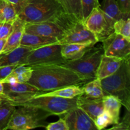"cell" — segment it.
Instances as JSON below:
<instances>
[{"label": "cell", "mask_w": 130, "mask_h": 130, "mask_svg": "<svg viewBox=\"0 0 130 130\" xmlns=\"http://www.w3.org/2000/svg\"><path fill=\"white\" fill-rule=\"evenodd\" d=\"M31 67L32 74L27 83L44 93L71 85L80 86L88 82L62 64L32 66Z\"/></svg>", "instance_id": "cell-1"}, {"label": "cell", "mask_w": 130, "mask_h": 130, "mask_svg": "<svg viewBox=\"0 0 130 130\" xmlns=\"http://www.w3.org/2000/svg\"><path fill=\"white\" fill-rule=\"evenodd\" d=\"M104 95L116 96L127 110H130V57L123 60L118 69L100 80Z\"/></svg>", "instance_id": "cell-2"}, {"label": "cell", "mask_w": 130, "mask_h": 130, "mask_svg": "<svg viewBox=\"0 0 130 130\" xmlns=\"http://www.w3.org/2000/svg\"><path fill=\"white\" fill-rule=\"evenodd\" d=\"M78 21L72 15L64 12L57 17L46 21L25 23L24 32L43 36L55 38L58 41Z\"/></svg>", "instance_id": "cell-3"}, {"label": "cell", "mask_w": 130, "mask_h": 130, "mask_svg": "<svg viewBox=\"0 0 130 130\" xmlns=\"http://www.w3.org/2000/svg\"><path fill=\"white\" fill-rule=\"evenodd\" d=\"M15 109L6 129L28 130L39 127H45L46 119L51 116L50 112L45 110L29 105L18 106Z\"/></svg>", "instance_id": "cell-4"}, {"label": "cell", "mask_w": 130, "mask_h": 130, "mask_svg": "<svg viewBox=\"0 0 130 130\" xmlns=\"http://www.w3.org/2000/svg\"><path fill=\"white\" fill-rule=\"evenodd\" d=\"M64 12L58 0H29L17 17L25 23H36L51 20Z\"/></svg>", "instance_id": "cell-5"}, {"label": "cell", "mask_w": 130, "mask_h": 130, "mask_svg": "<svg viewBox=\"0 0 130 130\" xmlns=\"http://www.w3.org/2000/svg\"><path fill=\"white\" fill-rule=\"evenodd\" d=\"M104 55L102 46L100 47L94 46L81 58L68 60L62 65L72 70L87 81H90L96 78V71Z\"/></svg>", "instance_id": "cell-6"}, {"label": "cell", "mask_w": 130, "mask_h": 130, "mask_svg": "<svg viewBox=\"0 0 130 130\" xmlns=\"http://www.w3.org/2000/svg\"><path fill=\"white\" fill-rule=\"evenodd\" d=\"M77 97L66 99L55 96H36L25 102L18 104L16 107L22 105L36 107L49 112L52 115L61 116L77 107Z\"/></svg>", "instance_id": "cell-7"}, {"label": "cell", "mask_w": 130, "mask_h": 130, "mask_svg": "<svg viewBox=\"0 0 130 130\" xmlns=\"http://www.w3.org/2000/svg\"><path fill=\"white\" fill-rule=\"evenodd\" d=\"M61 48L62 44L55 43L32 50L21 64L30 66L63 64L67 60L61 54Z\"/></svg>", "instance_id": "cell-8"}, {"label": "cell", "mask_w": 130, "mask_h": 130, "mask_svg": "<svg viewBox=\"0 0 130 130\" xmlns=\"http://www.w3.org/2000/svg\"><path fill=\"white\" fill-rule=\"evenodd\" d=\"M115 21L108 17L100 7L93 9L83 24L95 35L98 42H102L110 34L114 32Z\"/></svg>", "instance_id": "cell-9"}, {"label": "cell", "mask_w": 130, "mask_h": 130, "mask_svg": "<svg viewBox=\"0 0 130 130\" xmlns=\"http://www.w3.org/2000/svg\"><path fill=\"white\" fill-rule=\"evenodd\" d=\"M3 87L2 96L8 100L15 106L44 93L27 82L13 85L3 83Z\"/></svg>", "instance_id": "cell-10"}, {"label": "cell", "mask_w": 130, "mask_h": 130, "mask_svg": "<svg viewBox=\"0 0 130 130\" xmlns=\"http://www.w3.org/2000/svg\"><path fill=\"white\" fill-rule=\"evenodd\" d=\"M104 55L126 59L130 57V39L113 32L102 41Z\"/></svg>", "instance_id": "cell-11"}, {"label": "cell", "mask_w": 130, "mask_h": 130, "mask_svg": "<svg viewBox=\"0 0 130 130\" xmlns=\"http://www.w3.org/2000/svg\"><path fill=\"white\" fill-rule=\"evenodd\" d=\"M61 117L69 130H98L93 120L79 107L69 110Z\"/></svg>", "instance_id": "cell-12"}, {"label": "cell", "mask_w": 130, "mask_h": 130, "mask_svg": "<svg viewBox=\"0 0 130 130\" xmlns=\"http://www.w3.org/2000/svg\"><path fill=\"white\" fill-rule=\"evenodd\" d=\"M98 43L96 37L85 27L83 22L78 21L58 41V44H66L71 43Z\"/></svg>", "instance_id": "cell-13"}, {"label": "cell", "mask_w": 130, "mask_h": 130, "mask_svg": "<svg viewBox=\"0 0 130 130\" xmlns=\"http://www.w3.org/2000/svg\"><path fill=\"white\" fill-rule=\"evenodd\" d=\"M77 107L84 110L95 121L99 114L104 111L102 98L96 99L82 94L77 97Z\"/></svg>", "instance_id": "cell-14"}, {"label": "cell", "mask_w": 130, "mask_h": 130, "mask_svg": "<svg viewBox=\"0 0 130 130\" xmlns=\"http://www.w3.org/2000/svg\"><path fill=\"white\" fill-rule=\"evenodd\" d=\"M25 25V22L17 17L13 23V29L6 39V44L1 53H8L20 46V41L24 32Z\"/></svg>", "instance_id": "cell-15"}, {"label": "cell", "mask_w": 130, "mask_h": 130, "mask_svg": "<svg viewBox=\"0 0 130 130\" xmlns=\"http://www.w3.org/2000/svg\"><path fill=\"white\" fill-rule=\"evenodd\" d=\"M95 44L92 43H71L62 44L61 54L67 61L78 59L90 50Z\"/></svg>", "instance_id": "cell-16"}, {"label": "cell", "mask_w": 130, "mask_h": 130, "mask_svg": "<svg viewBox=\"0 0 130 130\" xmlns=\"http://www.w3.org/2000/svg\"><path fill=\"white\" fill-rule=\"evenodd\" d=\"M55 43H58V39L55 38L43 36L24 32L20 41V46L34 50L44 46Z\"/></svg>", "instance_id": "cell-17"}, {"label": "cell", "mask_w": 130, "mask_h": 130, "mask_svg": "<svg viewBox=\"0 0 130 130\" xmlns=\"http://www.w3.org/2000/svg\"><path fill=\"white\" fill-rule=\"evenodd\" d=\"M123 60L104 55L99 63L96 74V78L100 80L114 74L121 65Z\"/></svg>", "instance_id": "cell-18"}, {"label": "cell", "mask_w": 130, "mask_h": 130, "mask_svg": "<svg viewBox=\"0 0 130 130\" xmlns=\"http://www.w3.org/2000/svg\"><path fill=\"white\" fill-rule=\"evenodd\" d=\"M32 50L27 47L19 46L15 49L0 54V67L20 65L27 55Z\"/></svg>", "instance_id": "cell-19"}, {"label": "cell", "mask_w": 130, "mask_h": 130, "mask_svg": "<svg viewBox=\"0 0 130 130\" xmlns=\"http://www.w3.org/2000/svg\"><path fill=\"white\" fill-rule=\"evenodd\" d=\"M32 74L31 66L26 65H18L11 73L1 82L3 83L13 84L17 83H26L30 79Z\"/></svg>", "instance_id": "cell-20"}, {"label": "cell", "mask_w": 130, "mask_h": 130, "mask_svg": "<svg viewBox=\"0 0 130 130\" xmlns=\"http://www.w3.org/2000/svg\"><path fill=\"white\" fill-rule=\"evenodd\" d=\"M104 110L107 112L112 118L114 124L120 120V112L122 104L116 96L111 95H104L102 97Z\"/></svg>", "instance_id": "cell-21"}, {"label": "cell", "mask_w": 130, "mask_h": 130, "mask_svg": "<svg viewBox=\"0 0 130 130\" xmlns=\"http://www.w3.org/2000/svg\"><path fill=\"white\" fill-rule=\"evenodd\" d=\"M83 94L82 87L77 85H71L60 88L53 91L43 93L37 96H55L66 99H72ZM35 97V96H34Z\"/></svg>", "instance_id": "cell-22"}, {"label": "cell", "mask_w": 130, "mask_h": 130, "mask_svg": "<svg viewBox=\"0 0 130 130\" xmlns=\"http://www.w3.org/2000/svg\"><path fill=\"white\" fill-rule=\"evenodd\" d=\"M16 106L5 98L0 97V130H6Z\"/></svg>", "instance_id": "cell-23"}, {"label": "cell", "mask_w": 130, "mask_h": 130, "mask_svg": "<svg viewBox=\"0 0 130 130\" xmlns=\"http://www.w3.org/2000/svg\"><path fill=\"white\" fill-rule=\"evenodd\" d=\"M100 7L108 17L115 22L123 18L130 17L121 11L116 0H103Z\"/></svg>", "instance_id": "cell-24"}, {"label": "cell", "mask_w": 130, "mask_h": 130, "mask_svg": "<svg viewBox=\"0 0 130 130\" xmlns=\"http://www.w3.org/2000/svg\"><path fill=\"white\" fill-rule=\"evenodd\" d=\"M65 12L83 22L81 0H58Z\"/></svg>", "instance_id": "cell-25"}, {"label": "cell", "mask_w": 130, "mask_h": 130, "mask_svg": "<svg viewBox=\"0 0 130 130\" xmlns=\"http://www.w3.org/2000/svg\"><path fill=\"white\" fill-rule=\"evenodd\" d=\"M82 88L84 95L90 97L100 99L104 96L101 82L99 79L95 78L86 83Z\"/></svg>", "instance_id": "cell-26"}, {"label": "cell", "mask_w": 130, "mask_h": 130, "mask_svg": "<svg viewBox=\"0 0 130 130\" xmlns=\"http://www.w3.org/2000/svg\"><path fill=\"white\" fill-rule=\"evenodd\" d=\"M17 18L13 6L7 0H0V23L14 22Z\"/></svg>", "instance_id": "cell-27"}, {"label": "cell", "mask_w": 130, "mask_h": 130, "mask_svg": "<svg viewBox=\"0 0 130 130\" xmlns=\"http://www.w3.org/2000/svg\"><path fill=\"white\" fill-rule=\"evenodd\" d=\"M114 32L130 39V17L123 18L115 22Z\"/></svg>", "instance_id": "cell-28"}, {"label": "cell", "mask_w": 130, "mask_h": 130, "mask_svg": "<svg viewBox=\"0 0 130 130\" xmlns=\"http://www.w3.org/2000/svg\"><path fill=\"white\" fill-rule=\"evenodd\" d=\"M94 122L98 130L105 129L108 126L114 124L112 118L105 110H104L101 114H99Z\"/></svg>", "instance_id": "cell-29"}, {"label": "cell", "mask_w": 130, "mask_h": 130, "mask_svg": "<svg viewBox=\"0 0 130 130\" xmlns=\"http://www.w3.org/2000/svg\"><path fill=\"white\" fill-rule=\"evenodd\" d=\"M81 3L83 22L93 9L100 6V4L99 0H81Z\"/></svg>", "instance_id": "cell-30"}, {"label": "cell", "mask_w": 130, "mask_h": 130, "mask_svg": "<svg viewBox=\"0 0 130 130\" xmlns=\"http://www.w3.org/2000/svg\"><path fill=\"white\" fill-rule=\"evenodd\" d=\"M130 114L129 110H126L121 121H119L117 124H112L113 126L110 129L116 130H129L130 129Z\"/></svg>", "instance_id": "cell-31"}, {"label": "cell", "mask_w": 130, "mask_h": 130, "mask_svg": "<svg viewBox=\"0 0 130 130\" xmlns=\"http://www.w3.org/2000/svg\"><path fill=\"white\" fill-rule=\"evenodd\" d=\"M44 128L47 130H69L66 121L62 117L57 121L47 124Z\"/></svg>", "instance_id": "cell-32"}, {"label": "cell", "mask_w": 130, "mask_h": 130, "mask_svg": "<svg viewBox=\"0 0 130 130\" xmlns=\"http://www.w3.org/2000/svg\"><path fill=\"white\" fill-rule=\"evenodd\" d=\"M13 22L0 23V39H6L13 29Z\"/></svg>", "instance_id": "cell-33"}, {"label": "cell", "mask_w": 130, "mask_h": 130, "mask_svg": "<svg viewBox=\"0 0 130 130\" xmlns=\"http://www.w3.org/2000/svg\"><path fill=\"white\" fill-rule=\"evenodd\" d=\"M7 1L13 6L18 16L20 11L27 5L29 0H7Z\"/></svg>", "instance_id": "cell-34"}, {"label": "cell", "mask_w": 130, "mask_h": 130, "mask_svg": "<svg viewBox=\"0 0 130 130\" xmlns=\"http://www.w3.org/2000/svg\"><path fill=\"white\" fill-rule=\"evenodd\" d=\"M119 10L123 14L130 16V0H117Z\"/></svg>", "instance_id": "cell-35"}, {"label": "cell", "mask_w": 130, "mask_h": 130, "mask_svg": "<svg viewBox=\"0 0 130 130\" xmlns=\"http://www.w3.org/2000/svg\"><path fill=\"white\" fill-rule=\"evenodd\" d=\"M18 65H13V66H7L0 67V81L5 79L9 74L11 72V71L15 69Z\"/></svg>", "instance_id": "cell-36"}, {"label": "cell", "mask_w": 130, "mask_h": 130, "mask_svg": "<svg viewBox=\"0 0 130 130\" xmlns=\"http://www.w3.org/2000/svg\"><path fill=\"white\" fill-rule=\"evenodd\" d=\"M7 39V38H6ZM6 39H0V54L2 53L3 50L6 44Z\"/></svg>", "instance_id": "cell-37"}, {"label": "cell", "mask_w": 130, "mask_h": 130, "mask_svg": "<svg viewBox=\"0 0 130 130\" xmlns=\"http://www.w3.org/2000/svg\"><path fill=\"white\" fill-rule=\"evenodd\" d=\"M3 83L2 82L0 81V97L2 96L3 95Z\"/></svg>", "instance_id": "cell-38"}]
</instances>
